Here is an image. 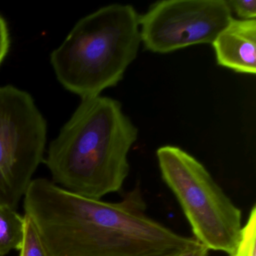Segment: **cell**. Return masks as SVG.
Masks as SVG:
<instances>
[{
    "mask_svg": "<svg viewBox=\"0 0 256 256\" xmlns=\"http://www.w3.org/2000/svg\"><path fill=\"white\" fill-rule=\"evenodd\" d=\"M24 208L49 256H150L198 244L150 217L139 188L107 202L38 178Z\"/></svg>",
    "mask_w": 256,
    "mask_h": 256,
    "instance_id": "obj_1",
    "label": "cell"
},
{
    "mask_svg": "<svg viewBox=\"0 0 256 256\" xmlns=\"http://www.w3.org/2000/svg\"><path fill=\"white\" fill-rule=\"evenodd\" d=\"M138 134L118 100L84 98L50 143L44 162L61 188L101 199L122 188Z\"/></svg>",
    "mask_w": 256,
    "mask_h": 256,
    "instance_id": "obj_2",
    "label": "cell"
},
{
    "mask_svg": "<svg viewBox=\"0 0 256 256\" xmlns=\"http://www.w3.org/2000/svg\"><path fill=\"white\" fill-rule=\"evenodd\" d=\"M139 18L132 6L112 4L80 19L50 54L62 86L84 100L116 86L137 56Z\"/></svg>",
    "mask_w": 256,
    "mask_h": 256,
    "instance_id": "obj_3",
    "label": "cell"
},
{
    "mask_svg": "<svg viewBox=\"0 0 256 256\" xmlns=\"http://www.w3.org/2000/svg\"><path fill=\"white\" fill-rule=\"evenodd\" d=\"M162 178L179 202L193 238L210 251L230 254L242 232V212L197 158L178 146L156 151Z\"/></svg>",
    "mask_w": 256,
    "mask_h": 256,
    "instance_id": "obj_4",
    "label": "cell"
},
{
    "mask_svg": "<svg viewBox=\"0 0 256 256\" xmlns=\"http://www.w3.org/2000/svg\"><path fill=\"white\" fill-rule=\"evenodd\" d=\"M47 124L26 91L0 86V206L16 210L42 162Z\"/></svg>",
    "mask_w": 256,
    "mask_h": 256,
    "instance_id": "obj_5",
    "label": "cell"
},
{
    "mask_svg": "<svg viewBox=\"0 0 256 256\" xmlns=\"http://www.w3.org/2000/svg\"><path fill=\"white\" fill-rule=\"evenodd\" d=\"M232 18L226 0L160 1L139 18L142 42L156 54L212 44Z\"/></svg>",
    "mask_w": 256,
    "mask_h": 256,
    "instance_id": "obj_6",
    "label": "cell"
},
{
    "mask_svg": "<svg viewBox=\"0 0 256 256\" xmlns=\"http://www.w3.org/2000/svg\"><path fill=\"white\" fill-rule=\"evenodd\" d=\"M217 64L242 74L256 73V20L232 18L212 42Z\"/></svg>",
    "mask_w": 256,
    "mask_h": 256,
    "instance_id": "obj_7",
    "label": "cell"
},
{
    "mask_svg": "<svg viewBox=\"0 0 256 256\" xmlns=\"http://www.w3.org/2000/svg\"><path fill=\"white\" fill-rule=\"evenodd\" d=\"M24 216L16 210L0 206V256L20 250L24 236Z\"/></svg>",
    "mask_w": 256,
    "mask_h": 256,
    "instance_id": "obj_8",
    "label": "cell"
},
{
    "mask_svg": "<svg viewBox=\"0 0 256 256\" xmlns=\"http://www.w3.org/2000/svg\"><path fill=\"white\" fill-rule=\"evenodd\" d=\"M229 256H256V206L253 205L245 224L242 226L240 238Z\"/></svg>",
    "mask_w": 256,
    "mask_h": 256,
    "instance_id": "obj_9",
    "label": "cell"
},
{
    "mask_svg": "<svg viewBox=\"0 0 256 256\" xmlns=\"http://www.w3.org/2000/svg\"><path fill=\"white\" fill-rule=\"evenodd\" d=\"M24 216V236L20 251V256H49L43 245L34 223L28 216Z\"/></svg>",
    "mask_w": 256,
    "mask_h": 256,
    "instance_id": "obj_10",
    "label": "cell"
},
{
    "mask_svg": "<svg viewBox=\"0 0 256 256\" xmlns=\"http://www.w3.org/2000/svg\"><path fill=\"white\" fill-rule=\"evenodd\" d=\"M227 4L232 12H234L240 20H256V0H229Z\"/></svg>",
    "mask_w": 256,
    "mask_h": 256,
    "instance_id": "obj_11",
    "label": "cell"
},
{
    "mask_svg": "<svg viewBox=\"0 0 256 256\" xmlns=\"http://www.w3.org/2000/svg\"><path fill=\"white\" fill-rule=\"evenodd\" d=\"M10 47V36L6 22L0 14V66L8 54Z\"/></svg>",
    "mask_w": 256,
    "mask_h": 256,
    "instance_id": "obj_12",
    "label": "cell"
},
{
    "mask_svg": "<svg viewBox=\"0 0 256 256\" xmlns=\"http://www.w3.org/2000/svg\"><path fill=\"white\" fill-rule=\"evenodd\" d=\"M210 250L200 242L181 252L178 256H209Z\"/></svg>",
    "mask_w": 256,
    "mask_h": 256,
    "instance_id": "obj_13",
    "label": "cell"
},
{
    "mask_svg": "<svg viewBox=\"0 0 256 256\" xmlns=\"http://www.w3.org/2000/svg\"><path fill=\"white\" fill-rule=\"evenodd\" d=\"M184 250H173V251L167 252L162 253V254H154V256H178L181 252L184 251Z\"/></svg>",
    "mask_w": 256,
    "mask_h": 256,
    "instance_id": "obj_14",
    "label": "cell"
}]
</instances>
